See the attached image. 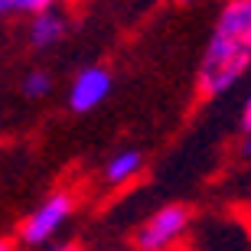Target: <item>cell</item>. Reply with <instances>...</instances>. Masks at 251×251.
Segmentation results:
<instances>
[{"mask_svg":"<svg viewBox=\"0 0 251 251\" xmlns=\"http://www.w3.org/2000/svg\"><path fill=\"white\" fill-rule=\"evenodd\" d=\"M10 17V7H7V0H0V20H7Z\"/></svg>","mask_w":251,"mask_h":251,"instance_id":"obj_12","label":"cell"},{"mask_svg":"<svg viewBox=\"0 0 251 251\" xmlns=\"http://www.w3.org/2000/svg\"><path fill=\"white\" fill-rule=\"evenodd\" d=\"M56 3H59V0H7L10 17H13V13H29V17H36V13L52 10Z\"/></svg>","mask_w":251,"mask_h":251,"instance_id":"obj_9","label":"cell"},{"mask_svg":"<svg viewBox=\"0 0 251 251\" xmlns=\"http://www.w3.org/2000/svg\"><path fill=\"white\" fill-rule=\"evenodd\" d=\"M72 196L69 193H52L26 215V222L20 228V238L26 245H46L52 235L65 225V219L72 215Z\"/></svg>","mask_w":251,"mask_h":251,"instance_id":"obj_2","label":"cell"},{"mask_svg":"<svg viewBox=\"0 0 251 251\" xmlns=\"http://www.w3.org/2000/svg\"><path fill=\"white\" fill-rule=\"evenodd\" d=\"M189 225V209L186 205H163L160 212H153L137 232V248L140 251H167L186 232Z\"/></svg>","mask_w":251,"mask_h":251,"instance_id":"obj_3","label":"cell"},{"mask_svg":"<svg viewBox=\"0 0 251 251\" xmlns=\"http://www.w3.org/2000/svg\"><path fill=\"white\" fill-rule=\"evenodd\" d=\"M248 65H251V49L245 46L242 39H232V36L212 29V39H209L202 65H199V92L205 98H215V95L228 92L245 75Z\"/></svg>","mask_w":251,"mask_h":251,"instance_id":"obj_1","label":"cell"},{"mask_svg":"<svg viewBox=\"0 0 251 251\" xmlns=\"http://www.w3.org/2000/svg\"><path fill=\"white\" fill-rule=\"evenodd\" d=\"M108 92H111V72L101 69V65H88L75 75L72 88H69V104H72V111L85 114L92 108H98L108 98Z\"/></svg>","mask_w":251,"mask_h":251,"instance_id":"obj_4","label":"cell"},{"mask_svg":"<svg viewBox=\"0 0 251 251\" xmlns=\"http://www.w3.org/2000/svg\"><path fill=\"white\" fill-rule=\"evenodd\" d=\"M242 127L251 134V98H248V104H245V111H242Z\"/></svg>","mask_w":251,"mask_h":251,"instance_id":"obj_10","label":"cell"},{"mask_svg":"<svg viewBox=\"0 0 251 251\" xmlns=\"http://www.w3.org/2000/svg\"><path fill=\"white\" fill-rule=\"evenodd\" d=\"M62 36H65V17H62V13H56V10L36 13L33 23H29V46H33V49L56 46Z\"/></svg>","mask_w":251,"mask_h":251,"instance_id":"obj_6","label":"cell"},{"mask_svg":"<svg viewBox=\"0 0 251 251\" xmlns=\"http://www.w3.org/2000/svg\"><path fill=\"white\" fill-rule=\"evenodd\" d=\"M144 167V157H140L137 150H121V153H114L108 160V167H104V179L111 183V186H121L127 179H134Z\"/></svg>","mask_w":251,"mask_h":251,"instance_id":"obj_7","label":"cell"},{"mask_svg":"<svg viewBox=\"0 0 251 251\" xmlns=\"http://www.w3.org/2000/svg\"><path fill=\"white\" fill-rule=\"evenodd\" d=\"M52 92V75L43 72V69H33V72L23 78V95L26 98H46Z\"/></svg>","mask_w":251,"mask_h":251,"instance_id":"obj_8","label":"cell"},{"mask_svg":"<svg viewBox=\"0 0 251 251\" xmlns=\"http://www.w3.org/2000/svg\"><path fill=\"white\" fill-rule=\"evenodd\" d=\"M245 150H248V153H251V134H248V140H245Z\"/></svg>","mask_w":251,"mask_h":251,"instance_id":"obj_14","label":"cell"},{"mask_svg":"<svg viewBox=\"0 0 251 251\" xmlns=\"http://www.w3.org/2000/svg\"><path fill=\"white\" fill-rule=\"evenodd\" d=\"M215 33L242 39L245 46L251 49V0H228L219 23H215Z\"/></svg>","mask_w":251,"mask_h":251,"instance_id":"obj_5","label":"cell"},{"mask_svg":"<svg viewBox=\"0 0 251 251\" xmlns=\"http://www.w3.org/2000/svg\"><path fill=\"white\" fill-rule=\"evenodd\" d=\"M52 251H82L75 242H65V245H59V248H52Z\"/></svg>","mask_w":251,"mask_h":251,"instance_id":"obj_11","label":"cell"},{"mask_svg":"<svg viewBox=\"0 0 251 251\" xmlns=\"http://www.w3.org/2000/svg\"><path fill=\"white\" fill-rule=\"evenodd\" d=\"M0 251H13V242L10 238H0Z\"/></svg>","mask_w":251,"mask_h":251,"instance_id":"obj_13","label":"cell"}]
</instances>
